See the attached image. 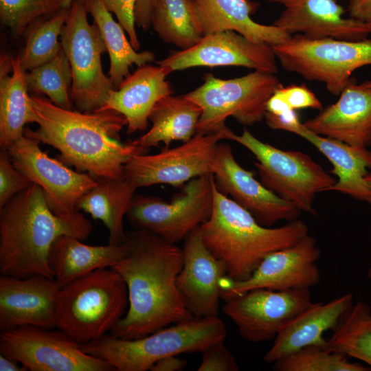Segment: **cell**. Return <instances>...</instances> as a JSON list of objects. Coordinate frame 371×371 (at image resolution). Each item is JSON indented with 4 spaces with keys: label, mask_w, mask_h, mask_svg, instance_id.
Returning <instances> with one entry per match:
<instances>
[{
    "label": "cell",
    "mask_w": 371,
    "mask_h": 371,
    "mask_svg": "<svg viewBox=\"0 0 371 371\" xmlns=\"http://www.w3.org/2000/svg\"><path fill=\"white\" fill-rule=\"evenodd\" d=\"M106 8L113 13L118 23L127 33L129 41L135 50L140 49V43L135 30V10L137 0H102Z\"/></svg>",
    "instance_id": "41"
},
{
    "label": "cell",
    "mask_w": 371,
    "mask_h": 371,
    "mask_svg": "<svg viewBox=\"0 0 371 371\" xmlns=\"http://www.w3.org/2000/svg\"><path fill=\"white\" fill-rule=\"evenodd\" d=\"M276 371H368V367L352 363L344 354L310 345L273 363Z\"/></svg>",
    "instance_id": "36"
},
{
    "label": "cell",
    "mask_w": 371,
    "mask_h": 371,
    "mask_svg": "<svg viewBox=\"0 0 371 371\" xmlns=\"http://www.w3.org/2000/svg\"><path fill=\"white\" fill-rule=\"evenodd\" d=\"M186 360L177 355L164 357L157 361L150 368L151 371H181L186 367Z\"/></svg>",
    "instance_id": "45"
},
{
    "label": "cell",
    "mask_w": 371,
    "mask_h": 371,
    "mask_svg": "<svg viewBox=\"0 0 371 371\" xmlns=\"http://www.w3.org/2000/svg\"><path fill=\"white\" fill-rule=\"evenodd\" d=\"M69 14V9L62 8L54 16L38 19L27 27L24 33L25 45L19 56L25 71L49 62L63 49L58 36Z\"/></svg>",
    "instance_id": "34"
},
{
    "label": "cell",
    "mask_w": 371,
    "mask_h": 371,
    "mask_svg": "<svg viewBox=\"0 0 371 371\" xmlns=\"http://www.w3.org/2000/svg\"><path fill=\"white\" fill-rule=\"evenodd\" d=\"M151 25L164 42L181 49L202 37L194 22L192 0H153Z\"/></svg>",
    "instance_id": "32"
},
{
    "label": "cell",
    "mask_w": 371,
    "mask_h": 371,
    "mask_svg": "<svg viewBox=\"0 0 371 371\" xmlns=\"http://www.w3.org/2000/svg\"><path fill=\"white\" fill-rule=\"evenodd\" d=\"M201 115L200 106L185 95H167L157 102L149 115L151 128L132 143L148 150L160 143L168 148L174 141L186 142L195 135Z\"/></svg>",
    "instance_id": "29"
},
{
    "label": "cell",
    "mask_w": 371,
    "mask_h": 371,
    "mask_svg": "<svg viewBox=\"0 0 371 371\" xmlns=\"http://www.w3.org/2000/svg\"><path fill=\"white\" fill-rule=\"evenodd\" d=\"M226 328L218 317H194L144 337L126 339L111 334L81 344L82 349L117 371H146L159 359L198 352L224 341Z\"/></svg>",
    "instance_id": "5"
},
{
    "label": "cell",
    "mask_w": 371,
    "mask_h": 371,
    "mask_svg": "<svg viewBox=\"0 0 371 371\" xmlns=\"http://www.w3.org/2000/svg\"><path fill=\"white\" fill-rule=\"evenodd\" d=\"M265 119L271 128L294 134L302 124L296 111H289L276 115L265 113Z\"/></svg>",
    "instance_id": "42"
},
{
    "label": "cell",
    "mask_w": 371,
    "mask_h": 371,
    "mask_svg": "<svg viewBox=\"0 0 371 371\" xmlns=\"http://www.w3.org/2000/svg\"><path fill=\"white\" fill-rule=\"evenodd\" d=\"M368 276L371 278V268L368 270Z\"/></svg>",
    "instance_id": "49"
},
{
    "label": "cell",
    "mask_w": 371,
    "mask_h": 371,
    "mask_svg": "<svg viewBox=\"0 0 371 371\" xmlns=\"http://www.w3.org/2000/svg\"><path fill=\"white\" fill-rule=\"evenodd\" d=\"M128 306L125 281L111 267L96 269L60 288L56 328L80 344L110 332Z\"/></svg>",
    "instance_id": "6"
},
{
    "label": "cell",
    "mask_w": 371,
    "mask_h": 371,
    "mask_svg": "<svg viewBox=\"0 0 371 371\" xmlns=\"http://www.w3.org/2000/svg\"><path fill=\"white\" fill-rule=\"evenodd\" d=\"M213 195L210 216L199 230L205 246L225 264L226 276L233 281L247 280L267 255L295 244L308 234V226L300 219L278 227L260 225L221 193L214 180Z\"/></svg>",
    "instance_id": "4"
},
{
    "label": "cell",
    "mask_w": 371,
    "mask_h": 371,
    "mask_svg": "<svg viewBox=\"0 0 371 371\" xmlns=\"http://www.w3.org/2000/svg\"><path fill=\"white\" fill-rule=\"evenodd\" d=\"M88 12L98 25L110 58L109 78L116 89L129 74L133 65L137 67L153 62L155 56L150 51L137 52L125 35L122 26L113 18L102 0H85Z\"/></svg>",
    "instance_id": "31"
},
{
    "label": "cell",
    "mask_w": 371,
    "mask_h": 371,
    "mask_svg": "<svg viewBox=\"0 0 371 371\" xmlns=\"http://www.w3.org/2000/svg\"><path fill=\"white\" fill-rule=\"evenodd\" d=\"M276 60L271 45L253 43L228 30L204 35L193 47L174 52L157 64L172 72L199 66H241L276 74Z\"/></svg>",
    "instance_id": "18"
},
{
    "label": "cell",
    "mask_w": 371,
    "mask_h": 371,
    "mask_svg": "<svg viewBox=\"0 0 371 371\" xmlns=\"http://www.w3.org/2000/svg\"><path fill=\"white\" fill-rule=\"evenodd\" d=\"M171 72L161 65L146 64L138 67L111 91L106 104L98 111L113 110L122 114L127 121L128 134L145 131L155 105L173 93L166 80Z\"/></svg>",
    "instance_id": "24"
},
{
    "label": "cell",
    "mask_w": 371,
    "mask_h": 371,
    "mask_svg": "<svg viewBox=\"0 0 371 371\" xmlns=\"http://www.w3.org/2000/svg\"><path fill=\"white\" fill-rule=\"evenodd\" d=\"M90 234L56 216L32 183L0 207L1 274L54 278L49 254L54 240L62 235L83 240Z\"/></svg>",
    "instance_id": "3"
},
{
    "label": "cell",
    "mask_w": 371,
    "mask_h": 371,
    "mask_svg": "<svg viewBox=\"0 0 371 371\" xmlns=\"http://www.w3.org/2000/svg\"><path fill=\"white\" fill-rule=\"evenodd\" d=\"M211 173L216 188L249 212L262 225L297 219L301 210L267 188L235 159L228 144L219 142Z\"/></svg>",
    "instance_id": "17"
},
{
    "label": "cell",
    "mask_w": 371,
    "mask_h": 371,
    "mask_svg": "<svg viewBox=\"0 0 371 371\" xmlns=\"http://www.w3.org/2000/svg\"><path fill=\"white\" fill-rule=\"evenodd\" d=\"M225 301L223 312L240 336L253 343L274 339L282 327L313 303L310 289H254Z\"/></svg>",
    "instance_id": "15"
},
{
    "label": "cell",
    "mask_w": 371,
    "mask_h": 371,
    "mask_svg": "<svg viewBox=\"0 0 371 371\" xmlns=\"http://www.w3.org/2000/svg\"><path fill=\"white\" fill-rule=\"evenodd\" d=\"M0 353L30 371H112L63 331L31 326L2 330Z\"/></svg>",
    "instance_id": "13"
},
{
    "label": "cell",
    "mask_w": 371,
    "mask_h": 371,
    "mask_svg": "<svg viewBox=\"0 0 371 371\" xmlns=\"http://www.w3.org/2000/svg\"><path fill=\"white\" fill-rule=\"evenodd\" d=\"M349 17L371 25V0H349Z\"/></svg>",
    "instance_id": "43"
},
{
    "label": "cell",
    "mask_w": 371,
    "mask_h": 371,
    "mask_svg": "<svg viewBox=\"0 0 371 371\" xmlns=\"http://www.w3.org/2000/svg\"><path fill=\"white\" fill-rule=\"evenodd\" d=\"M39 144L24 135L5 150L14 167L41 188L48 206L56 216L91 233V223L78 210L77 203L96 186L97 179L50 157Z\"/></svg>",
    "instance_id": "11"
},
{
    "label": "cell",
    "mask_w": 371,
    "mask_h": 371,
    "mask_svg": "<svg viewBox=\"0 0 371 371\" xmlns=\"http://www.w3.org/2000/svg\"><path fill=\"white\" fill-rule=\"evenodd\" d=\"M284 6L273 25L291 35L308 38L348 41L368 38L371 25L344 16L346 10L336 0H265Z\"/></svg>",
    "instance_id": "20"
},
{
    "label": "cell",
    "mask_w": 371,
    "mask_h": 371,
    "mask_svg": "<svg viewBox=\"0 0 371 371\" xmlns=\"http://www.w3.org/2000/svg\"><path fill=\"white\" fill-rule=\"evenodd\" d=\"M370 83H371V81H370Z\"/></svg>",
    "instance_id": "50"
},
{
    "label": "cell",
    "mask_w": 371,
    "mask_h": 371,
    "mask_svg": "<svg viewBox=\"0 0 371 371\" xmlns=\"http://www.w3.org/2000/svg\"><path fill=\"white\" fill-rule=\"evenodd\" d=\"M153 0H137L135 10V25L147 30L151 25Z\"/></svg>",
    "instance_id": "44"
},
{
    "label": "cell",
    "mask_w": 371,
    "mask_h": 371,
    "mask_svg": "<svg viewBox=\"0 0 371 371\" xmlns=\"http://www.w3.org/2000/svg\"><path fill=\"white\" fill-rule=\"evenodd\" d=\"M281 85L274 74L256 70L227 80L205 74L200 87L184 95L201 109L196 133L222 131L229 116L244 126L260 122L265 118L267 101Z\"/></svg>",
    "instance_id": "8"
},
{
    "label": "cell",
    "mask_w": 371,
    "mask_h": 371,
    "mask_svg": "<svg viewBox=\"0 0 371 371\" xmlns=\"http://www.w3.org/2000/svg\"><path fill=\"white\" fill-rule=\"evenodd\" d=\"M326 350L357 359L371 368V309L358 302L326 339Z\"/></svg>",
    "instance_id": "33"
},
{
    "label": "cell",
    "mask_w": 371,
    "mask_h": 371,
    "mask_svg": "<svg viewBox=\"0 0 371 371\" xmlns=\"http://www.w3.org/2000/svg\"><path fill=\"white\" fill-rule=\"evenodd\" d=\"M313 133L350 146L371 145V83L351 81L339 99L303 123Z\"/></svg>",
    "instance_id": "22"
},
{
    "label": "cell",
    "mask_w": 371,
    "mask_h": 371,
    "mask_svg": "<svg viewBox=\"0 0 371 371\" xmlns=\"http://www.w3.org/2000/svg\"><path fill=\"white\" fill-rule=\"evenodd\" d=\"M19 363L0 354V371H26Z\"/></svg>",
    "instance_id": "46"
},
{
    "label": "cell",
    "mask_w": 371,
    "mask_h": 371,
    "mask_svg": "<svg viewBox=\"0 0 371 371\" xmlns=\"http://www.w3.org/2000/svg\"><path fill=\"white\" fill-rule=\"evenodd\" d=\"M128 254L112 267L126 282L128 307L110 334L137 339L191 319L177 284L183 249L145 229L127 234Z\"/></svg>",
    "instance_id": "1"
},
{
    "label": "cell",
    "mask_w": 371,
    "mask_h": 371,
    "mask_svg": "<svg viewBox=\"0 0 371 371\" xmlns=\"http://www.w3.org/2000/svg\"><path fill=\"white\" fill-rule=\"evenodd\" d=\"M352 294L347 293L326 303L313 302L280 329L263 360L273 363L310 345L324 348V333L338 326L352 307Z\"/></svg>",
    "instance_id": "25"
},
{
    "label": "cell",
    "mask_w": 371,
    "mask_h": 371,
    "mask_svg": "<svg viewBox=\"0 0 371 371\" xmlns=\"http://www.w3.org/2000/svg\"><path fill=\"white\" fill-rule=\"evenodd\" d=\"M88 13L85 1L75 0L60 36L71 68L72 102L80 112L100 110L115 89L102 69L105 43L96 23H89Z\"/></svg>",
    "instance_id": "10"
},
{
    "label": "cell",
    "mask_w": 371,
    "mask_h": 371,
    "mask_svg": "<svg viewBox=\"0 0 371 371\" xmlns=\"http://www.w3.org/2000/svg\"><path fill=\"white\" fill-rule=\"evenodd\" d=\"M286 71L308 81L325 84L334 95L352 81V73L371 65V39L348 41L333 38H308L294 34L286 42L271 46Z\"/></svg>",
    "instance_id": "9"
},
{
    "label": "cell",
    "mask_w": 371,
    "mask_h": 371,
    "mask_svg": "<svg viewBox=\"0 0 371 371\" xmlns=\"http://www.w3.org/2000/svg\"><path fill=\"white\" fill-rule=\"evenodd\" d=\"M60 286L41 276H0V329L31 326L56 328V305Z\"/></svg>",
    "instance_id": "19"
},
{
    "label": "cell",
    "mask_w": 371,
    "mask_h": 371,
    "mask_svg": "<svg viewBox=\"0 0 371 371\" xmlns=\"http://www.w3.org/2000/svg\"><path fill=\"white\" fill-rule=\"evenodd\" d=\"M19 56L0 58V146L7 149L24 136L25 125L34 122V112Z\"/></svg>",
    "instance_id": "28"
},
{
    "label": "cell",
    "mask_w": 371,
    "mask_h": 371,
    "mask_svg": "<svg viewBox=\"0 0 371 371\" xmlns=\"http://www.w3.org/2000/svg\"><path fill=\"white\" fill-rule=\"evenodd\" d=\"M365 180L371 190V171L368 172V173L365 177Z\"/></svg>",
    "instance_id": "48"
},
{
    "label": "cell",
    "mask_w": 371,
    "mask_h": 371,
    "mask_svg": "<svg viewBox=\"0 0 371 371\" xmlns=\"http://www.w3.org/2000/svg\"><path fill=\"white\" fill-rule=\"evenodd\" d=\"M177 286L194 317H218L225 264L205 246L199 227L186 238Z\"/></svg>",
    "instance_id": "21"
},
{
    "label": "cell",
    "mask_w": 371,
    "mask_h": 371,
    "mask_svg": "<svg viewBox=\"0 0 371 371\" xmlns=\"http://www.w3.org/2000/svg\"><path fill=\"white\" fill-rule=\"evenodd\" d=\"M32 182L13 165L7 150L0 152V207Z\"/></svg>",
    "instance_id": "39"
},
{
    "label": "cell",
    "mask_w": 371,
    "mask_h": 371,
    "mask_svg": "<svg viewBox=\"0 0 371 371\" xmlns=\"http://www.w3.org/2000/svg\"><path fill=\"white\" fill-rule=\"evenodd\" d=\"M30 103L38 126L25 128L24 135L52 146L63 161L96 179H124L125 164L148 150L132 142H120V133L127 121L115 111L68 110L38 95H31Z\"/></svg>",
    "instance_id": "2"
},
{
    "label": "cell",
    "mask_w": 371,
    "mask_h": 371,
    "mask_svg": "<svg viewBox=\"0 0 371 371\" xmlns=\"http://www.w3.org/2000/svg\"><path fill=\"white\" fill-rule=\"evenodd\" d=\"M212 174L194 178L184 184L170 201L158 197L135 195L126 214L136 229H145L177 244L205 223L213 207Z\"/></svg>",
    "instance_id": "12"
},
{
    "label": "cell",
    "mask_w": 371,
    "mask_h": 371,
    "mask_svg": "<svg viewBox=\"0 0 371 371\" xmlns=\"http://www.w3.org/2000/svg\"><path fill=\"white\" fill-rule=\"evenodd\" d=\"M223 135L224 139L241 144L255 156L260 182L267 188L301 211L315 215L313 203L316 194L329 191L336 183L306 153L279 149L259 140L246 128L241 135H236L227 127Z\"/></svg>",
    "instance_id": "7"
},
{
    "label": "cell",
    "mask_w": 371,
    "mask_h": 371,
    "mask_svg": "<svg viewBox=\"0 0 371 371\" xmlns=\"http://www.w3.org/2000/svg\"><path fill=\"white\" fill-rule=\"evenodd\" d=\"M295 134L315 146L332 164L330 173L337 177V181L329 191H337L371 203V190L365 180L368 169H371L370 151L317 135L303 123Z\"/></svg>",
    "instance_id": "26"
},
{
    "label": "cell",
    "mask_w": 371,
    "mask_h": 371,
    "mask_svg": "<svg viewBox=\"0 0 371 371\" xmlns=\"http://www.w3.org/2000/svg\"><path fill=\"white\" fill-rule=\"evenodd\" d=\"M320 256L315 238L308 234L295 244L267 255L247 280L236 282L223 277L221 298L227 300L254 289H310L320 281L317 265Z\"/></svg>",
    "instance_id": "16"
},
{
    "label": "cell",
    "mask_w": 371,
    "mask_h": 371,
    "mask_svg": "<svg viewBox=\"0 0 371 371\" xmlns=\"http://www.w3.org/2000/svg\"><path fill=\"white\" fill-rule=\"evenodd\" d=\"M203 359L198 371H238L237 362L224 345V341L211 344L202 351Z\"/></svg>",
    "instance_id": "40"
},
{
    "label": "cell",
    "mask_w": 371,
    "mask_h": 371,
    "mask_svg": "<svg viewBox=\"0 0 371 371\" xmlns=\"http://www.w3.org/2000/svg\"><path fill=\"white\" fill-rule=\"evenodd\" d=\"M62 0H0V21L15 37L36 21L49 18L61 8Z\"/></svg>",
    "instance_id": "37"
},
{
    "label": "cell",
    "mask_w": 371,
    "mask_h": 371,
    "mask_svg": "<svg viewBox=\"0 0 371 371\" xmlns=\"http://www.w3.org/2000/svg\"><path fill=\"white\" fill-rule=\"evenodd\" d=\"M25 80L29 92L45 94L56 106L74 109L71 68L63 49L49 62L26 72Z\"/></svg>",
    "instance_id": "35"
},
{
    "label": "cell",
    "mask_w": 371,
    "mask_h": 371,
    "mask_svg": "<svg viewBox=\"0 0 371 371\" xmlns=\"http://www.w3.org/2000/svg\"><path fill=\"white\" fill-rule=\"evenodd\" d=\"M195 26L204 36L221 31L236 32L255 43L271 46L283 43L291 36L276 25H263L251 17L258 8L251 0H192Z\"/></svg>",
    "instance_id": "23"
},
{
    "label": "cell",
    "mask_w": 371,
    "mask_h": 371,
    "mask_svg": "<svg viewBox=\"0 0 371 371\" xmlns=\"http://www.w3.org/2000/svg\"><path fill=\"white\" fill-rule=\"evenodd\" d=\"M223 131L196 133L181 145L157 154L135 155L124 166V177L137 189L159 183L182 186L194 178L212 174L217 145L224 139Z\"/></svg>",
    "instance_id": "14"
},
{
    "label": "cell",
    "mask_w": 371,
    "mask_h": 371,
    "mask_svg": "<svg viewBox=\"0 0 371 371\" xmlns=\"http://www.w3.org/2000/svg\"><path fill=\"white\" fill-rule=\"evenodd\" d=\"M323 109L321 101L304 84L280 86L267 102L266 113L279 114L302 109Z\"/></svg>",
    "instance_id": "38"
},
{
    "label": "cell",
    "mask_w": 371,
    "mask_h": 371,
    "mask_svg": "<svg viewBox=\"0 0 371 371\" xmlns=\"http://www.w3.org/2000/svg\"><path fill=\"white\" fill-rule=\"evenodd\" d=\"M69 235L53 243L49 262L60 288L96 269L111 267L128 254L126 241L121 244L89 245Z\"/></svg>",
    "instance_id": "27"
},
{
    "label": "cell",
    "mask_w": 371,
    "mask_h": 371,
    "mask_svg": "<svg viewBox=\"0 0 371 371\" xmlns=\"http://www.w3.org/2000/svg\"><path fill=\"white\" fill-rule=\"evenodd\" d=\"M74 1L75 0H62L61 8L63 9H69Z\"/></svg>",
    "instance_id": "47"
},
{
    "label": "cell",
    "mask_w": 371,
    "mask_h": 371,
    "mask_svg": "<svg viewBox=\"0 0 371 371\" xmlns=\"http://www.w3.org/2000/svg\"><path fill=\"white\" fill-rule=\"evenodd\" d=\"M136 190L135 186L126 178L97 179L96 186L78 201L77 209L103 223L109 233V243L121 244L127 238L124 229V218Z\"/></svg>",
    "instance_id": "30"
}]
</instances>
